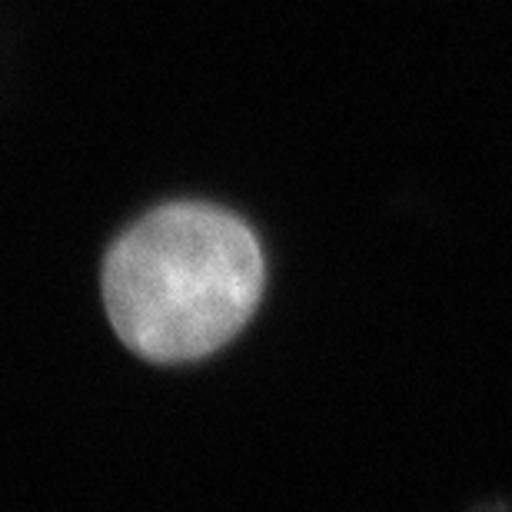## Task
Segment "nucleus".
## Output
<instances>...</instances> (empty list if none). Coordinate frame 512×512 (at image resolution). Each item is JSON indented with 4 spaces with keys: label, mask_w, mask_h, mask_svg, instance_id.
Instances as JSON below:
<instances>
[{
    "label": "nucleus",
    "mask_w": 512,
    "mask_h": 512,
    "mask_svg": "<svg viewBox=\"0 0 512 512\" xmlns=\"http://www.w3.org/2000/svg\"><path fill=\"white\" fill-rule=\"evenodd\" d=\"M263 290V253L237 217L177 203L127 230L104 266L114 330L157 363L200 360L240 333Z\"/></svg>",
    "instance_id": "nucleus-1"
}]
</instances>
